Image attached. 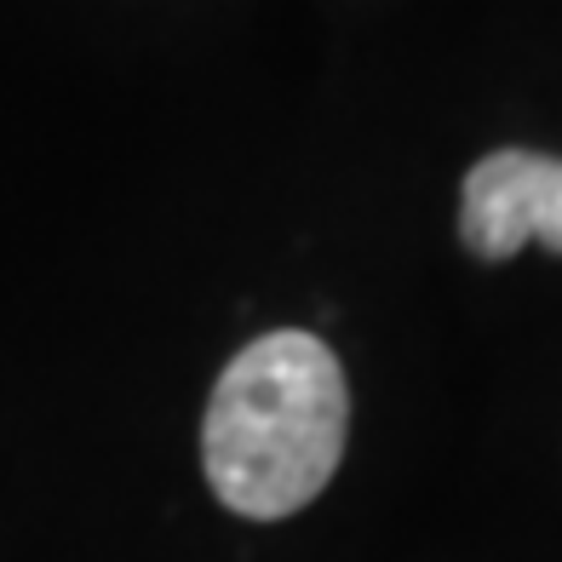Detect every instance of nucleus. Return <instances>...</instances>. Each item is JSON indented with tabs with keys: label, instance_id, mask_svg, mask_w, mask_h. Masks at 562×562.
I'll use <instances>...</instances> for the list:
<instances>
[{
	"label": "nucleus",
	"instance_id": "nucleus-2",
	"mask_svg": "<svg viewBox=\"0 0 562 562\" xmlns=\"http://www.w3.org/2000/svg\"><path fill=\"white\" fill-rule=\"evenodd\" d=\"M459 236L488 265L522 252L528 241L562 252V156L540 149L482 156L459 190Z\"/></svg>",
	"mask_w": 562,
	"mask_h": 562
},
{
	"label": "nucleus",
	"instance_id": "nucleus-1",
	"mask_svg": "<svg viewBox=\"0 0 562 562\" xmlns=\"http://www.w3.org/2000/svg\"><path fill=\"white\" fill-rule=\"evenodd\" d=\"M350 430L345 368L316 334H265L224 368L201 425L213 494L252 522L311 505L334 482Z\"/></svg>",
	"mask_w": 562,
	"mask_h": 562
}]
</instances>
